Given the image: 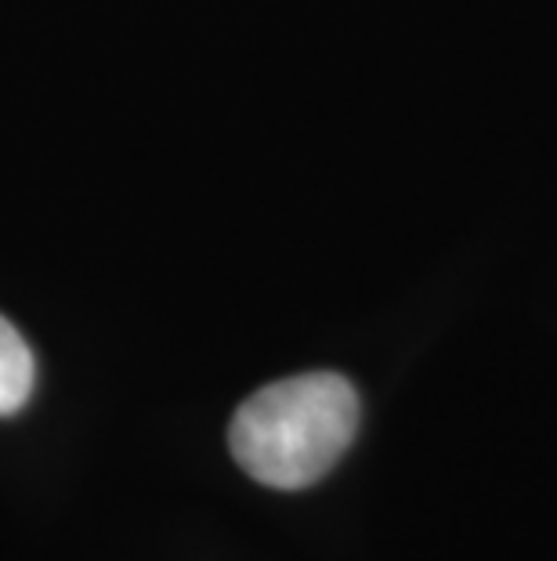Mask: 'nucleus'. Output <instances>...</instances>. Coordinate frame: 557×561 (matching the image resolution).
Returning a JSON list of instances; mask_svg holds the SVG:
<instances>
[{
  "label": "nucleus",
  "mask_w": 557,
  "mask_h": 561,
  "mask_svg": "<svg viewBox=\"0 0 557 561\" xmlns=\"http://www.w3.org/2000/svg\"><path fill=\"white\" fill-rule=\"evenodd\" d=\"M359 432V396L351 380L318 369L254 391L232 416L229 449L254 482L307 489L348 453Z\"/></svg>",
  "instance_id": "1"
},
{
  "label": "nucleus",
  "mask_w": 557,
  "mask_h": 561,
  "mask_svg": "<svg viewBox=\"0 0 557 561\" xmlns=\"http://www.w3.org/2000/svg\"><path fill=\"white\" fill-rule=\"evenodd\" d=\"M33 377H37V366H33L30 344L0 316V416L19 413L30 402Z\"/></svg>",
  "instance_id": "2"
}]
</instances>
